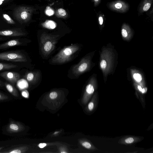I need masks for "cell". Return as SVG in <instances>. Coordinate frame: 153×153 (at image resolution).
I'll return each instance as SVG.
<instances>
[{
  "instance_id": "obj_6",
  "label": "cell",
  "mask_w": 153,
  "mask_h": 153,
  "mask_svg": "<svg viewBox=\"0 0 153 153\" xmlns=\"http://www.w3.org/2000/svg\"><path fill=\"white\" fill-rule=\"evenodd\" d=\"M26 33L20 28L4 30H0V36H24Z\"/></svg>"
},
{
  "instance_id": "obj_30",
  "label": "cell",
  "mask_w": 153,
  "mask_h": 153,
  "mask_svg": "<svg viewBox=\"0 0 153 153\" xmlns=\"http://www.w3.org/2000/svg\"><path fill=\"white\" fill-rule=\"evenodd\" d=\"M46 146V144L45 143H40L38 145V146L41 148H42Z\"/></svg>"
},
{
  "instance_id": "obj_11",
  "label": "cell",
  "mask_w": 153,
  "mask_h": 153,
  "mask_svg": "<svg viewBox=\"0 0 153 153\" xmlns=\"http://www.w3.org/2000/svg\"><path fill=\"white\" fill-rule=\"evenodd\" d=\"M24 78L30 83L35 82L38 79V73L35 71H31L26 73Z\"/></svg>"
},
{
  "instance_id": "obj_13",
  "label": "cell",
  "mask_w": 153,
  "mask_h": 153,
  "mask_svg": "<svg viewBox=\"0 0 153 153\" xmlns=\"http://www.w3.org/2000/svg\"><path fill=\"white\" fill-rule=\"evenodd\" d=\"M56 16L58 18L65 19L67 18L68 14L66 11L62 8L58 9L55 13Z\"/></svg>"
},
{
  "instance_id": "obj_27",
  "label": "cell",
  "mask_w": 153,
  "mask_h": 153,
  "mask_svg": "<svg viewBox=\"0 0 153 153\" xmlns=\"http://www.w3.org/2000/svg\"><path fill=\"white\" fill-rule=\"evenodd\" d=\"M22 95L25 97H28V93L26 90L23 91L22 92Z\"/></svg>"
},
{
  "instance_id": "obj_24",
  "label": "cell",
  "mask_w": 153,
  "mask_h": 153,
  "mask_svg": "<svg viewBox=\"0 0 153 153\" xmlns=\"http://www.w3.org/2000/svg\"><path fill=\"white\" fill-rule=\"evenodd\" d=\"M82 145L84 147L87 149H89L91 147V145L90 143L87 142H85L82 144Z\"/></svg>"
},
{
  "instance_id": "obj_37",
  "label": "cell",
  "mask_w": 153,
  "mask_h": 153,
  "mask_svg": "<svg viewBox=\"0 0 153 153\" xmlns=\"http://www.w3.org/2000/svg\"><path fill=\"white\" fill-rule=\"evenodd\" d=\"M2 39H3V38L0 37V40H2Z\"/></svg>"
},
{
  "instance_id": "obj_5",
  "label": "cell",
  "mask_w": 153,
  "mask_h": 153,
  "mask_svg": "<svg viewBox=\"0 0 153 153\" xmlns=\"http://www.w3.org/2000/svg\"><path fill=\"white\" fill-rule=\"evenodd\" d=\"M0 76L13 84L17 82L20 78L19 74L15 72L4 71L0 73Z\"/></svg>"
},
{
  "instance_id": "obj_1",
  "label": "cell",
  "mask_w": 153,
  "mask_h": 153,
  "mask_svg": "<svg viewBox=\"0 0 153 153\" xmlns=\"http://www.w3.org/2000/svg\"><path fill=\"white\" fill-rule=\"evenodd\" d=\"M79 49V45L76 44L65 47L52 59L51 63L61 64L67 62L72 59Z\"/></svg>"
},
{
  "instance_id": "obj_28",
  "label": "cell",
  "mask_w": 153,
  "mask_h": 153,
  "mask_svg": "<svg viewBox=\"0 0 153 153\" xmlns=\"http://www.w3.org/2000/svg\"><path fill=\"white\" fill-rule=\"evenodd\" d=\"M98 21L99 24L101 25L102 24L103 22V19L102 16L100 15L98 17Z\"/></svg>"
},
{
  "instance_id": "obj_16",
  "label": "cell",
  "mask_w": 153,
  "mask_h": 153,
  "mask_svg": "<svg viewBox=\"0 0 153 153\" xmlns=\"http://www.w3.org/2000/svg\"><path fill=\"white\" fill-rule=\"evenodd\" d=\"M26 150V147L24 146H19L11 149L6 152L8 153H22L24 152Z\"/></svg>"
},
{
  "instance_id": "obj_14",
  "label": "cell",
  "mask_w": 153,
  "mask_h": 153,
  "mask_svg": "<svg viewBox=\"0 0 153 153\" xmlns=\"http://www.w3.org/2000/svg\"><path fill=\"white\" fill-rule=\"evenodd\" d=\"M42 26L45 28L50 29H53L56 26V23L53 21L50 20L46 21L42 24Z\"/></svg>"
},
{
  "instance_id": "obj_26",
  "label": "cell",
  "mask_w": 153,
  "mask_h": 153,
  "mask_svg": "<svg viewBox=\"0 0 153 153\" xmlns=\"http://www.w3.org/2000/svg\"><path fill=\"white\" fill-rule=\"evenodd\" d=\"M121 33L122 36L124 37H126L128 36L127 32L124 28H123L122 29Z\"/></svg>"
},
{
  "instance_id": "obj_21",
  "label": "cell",
  "mask_w": 153,
  "mask_h": 153,
  "mask_svg": "<svg viewBox=\"0 0 153 153\" xmlns=\"http://www.w3.org/2000/svg\"><path fill=\"white\" fill-rule=\"evenodd\" d=\"M9 97L7 95L0 92V101H3L8 99Z\"/></svg>"
},
{
  "instance_id": "obj_25",
  "label": "cell",
  "mask_w": 153,
  "mask_h": 153,
  "mask_svg": "<svg viewBox=\"0 0 153 153\" xmlns=\"http://www.w3.org/2000/svg\"><path fill=\"white\" fill-rule=\"evenodd\" d=\"M125 141L127 143H131L134 141V139L133 138L130 137L126 139Z\"/></svg>"
},
{
  "instance_id": "obj_8",
  "label": "cell",
  "mask_w": 153,
  "mask_h": 153,
  "mask_svg": "<svg viewBox=\"0 0 153 153\" xmlns=\"http://www.w3.org/2000/svg\"><path fill=\"white\" fill-rule=\"evenodd\" d=\"M24 128V126L20 123L12 121L7 125L6 130L9 133L12 134L20 132Z\"/></svg>"
},
{
  "instance_id": "obj_10",
  "label": "cell",
  "mask_w": 153,
  "mask_h": 153,
  "mask_svg": "<svg viewBox=\"0 0 153 153\" xmlns=\"http://www.w3.org/2000/svg\"><path fill=\"white\" fill-rule=\"evenodd\" d=\"M22 44L23 42L20 39H13L0 44V50L7 48L13 46L21 45Z\"/></svg>"
},
{
  "instance_id": "obj_19",
  "label": "cell",
  "mask_w": 153,
  "mask_h": 153,
  "mask_svg": "<svg viewBox=\"0 0 153 153\" xmlns=\"http://www.w3.org/2000/svg\"><path fill=\"white\" fill-rule=\"evenodd\" d=\"M85 89L87 93L89 94H92L94 91V87L91 84H89L86 86Z\"/></svg>"
},
{
  "instance_id": "obj_17",
  "label": "cell",
  "mask_w": 153,
  "mask_h": 153,
  "mask_svg": "<svg viewBox=\"0 0 153 153\" xmlns=\"http://www.w3.org/2000/svg\"><path fill=\"white\" fill-rule=\"evenodd\" d=\"M151 5V1H146L143 6L142 9V12H145L148 10L150 8Z\"/></svg>"
},
{
  "instance_id": "obj_4",
  "label": "cell",
  "mask_w": 153,
  "mask_h": 153,
  "mask_svg": "<svg viewBox=\"0 0 153 153\" xmlns=\"http://www.w3.org/2000/svg\"><path fill=\"white\" fill-rule=\"evenodd\" d=\"M0 59L14 62H26L25 55L19 51H10L0 53Z\"/></svg>"
},
{
  "instance_id": "obj_33",
  "label": "cell",
  "mask_w": 153,
  "mask_h": 153,
  "mask_svg": "<svg viewBox=\"0 0 153 153\" xmlns=\"http://www.w3.org/2000/svg\"><path fill=\"white\" fill-rule=\"evenodd\" d=\"M138 89H139V90L140 91H142L143 89L140 86V85L138 86Z\"/></svg>"
},
{
  "instance_id": "obj_9",
  "label": "cell",
  "mask_w": 153,
  "mask_h": 153,
  "mask_svg": "<svg viewBox=\"0 0 153 153\" xmlns=\"http://www.w3.org/2000/svg\"><path fill=\"white\" fill-rule=\"evenodd\" d=\"M110 5V8L111 9L119 12H124L128 7L126 4L120 1L113 2Z\"/></svg>"
},
{
  "instance_id": "obj_3",
  "label": "cell",
  "mask_w": 153,
  "mask_h": 153,
  "mask_svg": "<svg viewBox=\"0 0 153 153\" xmlns=\"http://www.w3.org/2000/svg\"><path fill=\"white\" fill-rule=\"evenodd\" d=\"M33 8L25 6L16 7L13 12V15L20 23H23L28 22L34 10Z\"/></svg>"
},
{
  "instance_id": "obj_18",
  "label": "cell",
  "mask_w": 153,
  "mask_h": 153,
  "mask_svg": "<svg viewBox=\"0 0 153 153\" xmlns=\"http://www.w3.org/2000/svg\"><path fill=\"white\" fill-rule=\"evenodd\" d=\"M3 16L4 19L8 24H15L14 21L7 14H3Z\"/></svg>"
},
{
  "instance_id": "obj_12",
  "label": "cell",
  "mask_w": 153,
  "mask_h": 153,
  "mask_svg": "<svg viewBox=\"0 0 153 153\" xmlns=\"http://www.w3.org/2000/svg\"><path fill=\"white\" fill-rule=\"evenodd\" d=\"M5 85L7 90L12 95L16 97L19 96L17 90L13 86L7 83H5Z\"/></svg>"
},
{
  "instance_id": "obj_15",
  "label": "cell",
  "mask_w": 153,
  "mask_h": 153,
  "mask_svg": "<svg viewBox=\"0 0 153 153\" xmlns=\"http://www.w3.org/2000/svg\"><path fill=\"white\" fill-rule=\"evenodd\" d=\"M18 65H16L4 63H0V71L10 69L16 68Z\"/></svg>"
},
{
  "instance_id": "obj_23",
  "label": "cell",
  "mask_w": 153,
  "mask_h": 153,
  "mask_svg": "<svg viewBox=\"0 0 153 153\" xmlns=\"http://www.w3.org/2000/svg\"><path fill=\"white\" fill-rule=\"evenodd\" d=\"M100 65L102 69H104L107 66L106 61L104 60H102L100 63Z\"/></svg>"
},
{
  "instance_id": "obj_36",
  "label": "cell",
  "mask_w": 153,
  "mask_h": 153,
  "mask_svg": "<svg viewBox=\"0 0 153 153\" xmlns=\"http://www.w3.org/2000/svg\"><path fill=\"white\" fill-rule=\"evenodd\" d=\"M61 153H67V152H61Z\"/></svg>"
},
{
  "instance_id": "obj_31",
  "label": "cell",
  "mask_w": 153,
  "mask_h": 153,
  "mask_svg": "<svg viewBox=\"0 0 153 153\" xmlns=\"http://www.w3.org/2000/svg\"><path fill=\"white\" fill-rule=\"evenodd\" d=\"M48 10H46V13L49 15H52L53 13V12L51 9H47Z\"/></svg>"
},
{
  "instance_id": "obj_7",
  "label": "cell",
  "mask_w": 153,
  "mask_h": 153,
  "mask_svg": "<svg viewBox=\"0 0 153 153\" xmlns=\"http://www.w3.org/2000/svg\"><path fill=\"white\" fill-rule=\"evenodd\" d=\"M88 66V63L85 60H82L73 66L72 70V73L75 76H79L86 70Z\"/></svg>"
},
{
  "instance_id": "obj_29",
  "label": "cell",
  "mask_w": 153,
  "mask_h": 153,
  "mask_svg": "<svg viewBox=\"0 0 153 153\" xmlns=\"http://www.w3.org/2000/svg\"><path fill=\"white\" fill-rule=\"evenodd\" d=\"M94 104L93 102H90L88 105V108L89 110L91 111L93 108Z\"/></svg>"
},
{
  "instance_id": "obj_35",
  "label": "cell",
  "mask_w": 153,
  "mask_h": 153,
  "mask_svg": "<svg viewBox=\"0 0 153 153\" xmlns=\"http://www.w3.org/2000/svg\"><path fill=\"white\" fill-rule=\"evenodd\" d=\"M145 89H144V88H143V89H142V91H141V92H142V93H144V92H145Z\"/></svg>"
},
{
  "instance_id": "obj_32",
  "label": "cell",
  "mask_w": 153,
  "mask_h": 153,
  "mask_svg": "<svg viewBox=\"0 0 153 153\" xmlns=\"http://www.w3.org/2000/svg\"><path fill=\"white\" fill-rule=\"evenodd\" d=\"M100 1V0H93V1L94 3V4L95 6L98 4Z\"/></svg>"
},
{
  "instance_id": "obj_34",
  "label": "cell",
  "mask_w": 153,
  "mask_h": 153,
  "mask_svg": "<svg viewBox=\"0 0 153 153\" xmlns=\"http://www.w3.org/2000/svg\"><path fill=\"white\" fill-rule=\"evenodd\" d=\"M4 86V85L3 82L1 80H0V87H2Z\"/></svg>"
},
{
  "instance_id": "obj_2",
  "label": "cell",
  "mask_w": 153,
  "mask_h": 153,
  "mask_svg": "<svg viewBox=\"0 0 153 153\" xmlns=\"http://www.w3.org/2000/svg\"><path fill=\"white\" fill-rule=\"evenodd\" d=\"M59 36L43 33L40 37V46L42 54L47 56L54 49Z\"/></svg>"
},
{
  "instance_id": "obj_20",
  "label": "cell",
  "mask_w": 153,
  "mask_h": 153,
  "mask_svg": "<svg viewBox=\"0 0 153 153\" xmlns=\"http://www.w3.org/2000/svg\"><path fill=\"white\" fill-rule=\"evenodd\" d=\"M133 77L135 80L138 82H140L142 79L141 75L139 73H135L133 75Z\"/></svg>"
},
{
  "instance_id": "obj_22",
  "label": "cell",
  "mask_w": 153,
  "mask_h": 153,
  "mask_svg": "<svg viewBox=\"0 0 153 153\" xmlns=\"http://www.w3.org/2000/svg\"><path fill=\"white\" fill-rule=\"evenodd\" d=\"M57 94L55 91L51 92L49 94V97L51 99H54L57 97Z\"/></svg>"
}]
</instances>
